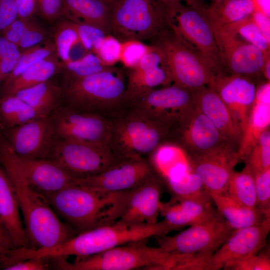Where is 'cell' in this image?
<instances>
[{"label":"cell","mask_w":270,"mask_h":270,"mask_svg":"<svg viewBox=\"0 0 270 270\" xmlns=\"http://www.w3.org/2000/svg\"><path fill=\"white\" fill-rule=\"evenodd\" d=\"M241 171H234L230 179L226 192L238 203L256 208V199L254 172L246 162Z\"/></svg>","instance_id":"obj_34"},{"label":"cell","mask_w":270,"mask_h":270,"mask_svg":"<svg viewBox=\"0 0 270 270\" xmlns=\"http://www.w3.org/2000/svg\"><path fill=\"white\" fill-rule=\"evenodd\" d=\"M14 159L28 183L44 196L56 192L77 180L53 160L20 157L12 150Z\"/></svg>","instance_id":"obj_23"},{"label":"cell","mask_w":270,"mask_h":270,"mask_svg":"<svg viewBox=\"0 0 270 270\" xmlns=\"http://www.w3.org/2000/svg\"><path fill=\"white\" fill-rule=\"evenodd\" d=\"M44 116L14 95L3 96L0 99V123L10 128L36 118Z\"/></svg>","instance_id":"obj_35"},{"label":"cell","mask_w":270,"mask_h":270,"mask_svg":"<svg viewBox=\"0 0 270 270\" xmlns=\"http://www.w3.org/2000/svg\"><path fill=\"white\" fill-rule=\"evenodd\" d=\"M109 120V146L120 160L147 158L170 137L169 128L126 106Z\"/></svg>","instance_id":"obj_6"},{"label":"cell","mask_w":270,"mask_h":270,"mask_svg":"<svg viewBox=\"0 0 270 270\" xmlns=\"http://www.w3.org/2000/svg\"><path fill=\"white\" fill-rule=\"evenodd\" d=\"M8 130L4 138L18 156L44 158L50 153L55 130L54 120L49 116Z\"/></svg>","instance_id":"obj_19"},{"label":"cell","mask_w":270,"mask_h":270,"mask_svg":"<svg viewBox=\"0 0 270 270\" xmlns=\"http://www.w3.org/2000/svg\"><path fill=\"white\" fill-rule=\"evenodd\" d=\"M51 258H34L21 260L8 266L4 270H46L50 268Z\"/></svg>","instance_id":"obj_50"},{"label":"cell","mask_w":270,"mask_h":270,"mask_svg":"<svg viewBox=\"0 0 270 270\" xmlns=\"http://www.w3.org/2000/svg\"><path fill=\"white\" fill-rule=\"evenodd\" d=\"M62 0H38L36 14L49 21L64 18Z\"/></svg>","instance_id":"obj_48"},{"label":"cell","mask_w":270,"mask_h":270,"mask_svg":"<svg viewBox=\"0 0 270 270\" xmlns=\"http://www.w3.org/2000/svg\"><path fill=\"white\" fill-rule=\"evenodd\" d=\"M111 35L120 42L150 41L169 25L156 0H116L110 6Z\"/></svg>","instance_id":"obj_8"},{"label":"cell","mask_w":270,"mask_h":270,"mask_svg":"<svg viewBox=\"0 0 270 270\" xmlns=\"http://www.w3.org/2000/svg\"><path fill=\"white\" fill-rule=\"evenodd\" d=\"M0 82H1V80H0Z\"/></svg>","instance_id":"obj_60"},{"label":"cell","mask_w":270,"mask_h":270,"mask_svg":"<svg viewBox=\"0 0 270 270\" xmlns=\"http://www.w3.org/2000/svg\"><path fill=\"white\" fill-rule=\"evenodd\" d=\"M208 86L225 104L242 134L256 98V84L246 76L218 72Z\"/></svg>","instance_id":"obj_17"},{"label":"cell","mask_w":270,"mask_h":270,"mask_svg":"<svg viewBox=\"0 0 270 270\" xmlns=\"http://www.w3.org/2000/svg\"><path fill=\"white\" fill-rule=\"evenodd\" d=\"M212 0L214 1V2H219L224 0Z\"/></svg>","instance_id":"obj_59"},{"label":"cell","mask_w":270,"mask_h":270,"mask_svg":"<svg viewBox=\"0 0 270 270\" xmlns=\"http://www.w3.org/2000/svg\"><path fill=\"white\" fill-rule=\"evenodd\" d=\"M164 53L173 83L194 91L208 86L215 66L170 25L150 41Z\"/></svg>","instance_id":"obj_7"},{"label":"cell","mask_w":270,"mask_h":270,"mask_svg":"<svg viewBox=\"0 0 270 270\" xmlns=\"http://www.w3.org/2000/svg\"><path fill=\"white\" fill-rule=\"evenodd\" d=\"M257 208L270 218V168L254 172Z\"/></svg>","instance_id":"obj_44"},{"label":"cell","mask_w":270,"mask_h":270,"mask_svg":"<svg viewBox=\"0 0 270 270\" xmlns=\"http://www.w3.org/2000/svg\"><path fill=\"white\" fill-rule=\"evenodd\" d=\"M164 180L171 194V201L210 196L199 177L190 170Z\"/></svg>","instance_id":"obj_36"},{"label":"cell","mask_w":270,"mask_h":270,"mask_svg":"<svg viewBox=\"0 0 270 270\" xmlns=\"http://www.w3.org/2000/svg\"><path fill=\"white\" fill-rule=\"evenodd\" d=\"M223 268L228 270H270V248L266 246L256 254L228 262Z\"/></svg>","instance_id":"obj_42"},{"label":"cell","mask_w":270,"mask_h":270,"mask_svg":"<svg viewBox=\"0 0 270 270\" xmlns=\"http://www.w3.org/2000/svg\"><path fill=\"white\" fill-rule=\"evenodd\" d=\"M105 2H106L107 4H108L110 6L112 3L116 0H102Z\"/></svg>","instance_id":"obj_58"},{"label":"cell","mask_w":270,"mask_h":270,"mask_svg":"<svg viewBox=\"0 0 270 270\" xmlns=\"http://www.w3.org/2000/svg\"><path fill=\"white\" fill-rule=\"evenodd\" d=\"M47 36L46 30L32 18L18 44V47L24 50L36 46L44 41Z\"/></svg>","instance_id":"obj_46"},{"label":"cell","mask_w":270,"mask_h":270,"mask_svg":"<svg viewBox=\"0 0 270 270\" xmlns=\"http://www.w3.org/2000/svg\"><path fill=\"white\" fill-rule=\"evenodd\" d=\"M62 94V89L50 80L12 95L24 102L42 116H46L57 105Z\"/></svg>","instance_id":"obj_33"},{"label":"cell","mask_w":270,"mask_h":270,"mask_svg":"<svg viewBox=\"0 0 270 270\" xmlns=\"http://www.w3.org/2000/svg\"><path fill=\"white\" fill-rule=\"evenodd\" d=\"M0 220L9 231L17 247L30 248L14 186L5 170L0 166Z\"/></svg>","instance_id":"obj_27"},{"label":"cell","mask_w":270,"mask_h":270,"mask_svg":"<svg viewBox=\"0 0 270 270\" xmlns=\"http://www.w3.org/2000/svg\"><path fill=\"white\" fill-rule=\"evenodd\" d=\"M234 230L218 212L207 220L189 226L175 235L156 238L158 246L171 254L211 256Z\"/></svg>","instance_id":"obj_10"},{"label":"cell","mask_w":270,"mask_h":270,"mask_svg":"<svg viewBox=\"0 0 270 270\" xmlns=\"http://www.w3.org/2000/svg\"><path fill=\"white\" fill-rule=\"evenodd\" d=\"M64 18L98 28L111 35L110 6L102 0H62Z\"/></svg>","instance_id":"obj_28"},{"label":"cell","mask_w":270,"mask_h":270,"mask_svg":"<svg viewBox=\"0 0 270 270\" xmlns=\"http://www.w3.org/2000/svg\"><path fill=\"white\" fill-rule=\"evenodd\" d=\"M212 28L227 73L250 78L262 72L268 54L241 40L232 26Z\"/></svg>","instance_id":"obj_12"},{"label":"cell","mask_w":270,"mask_h":270,"mask_svg":"<svg viewBox=\"0 0 270 270\" xmlns=\"http://www.w3.org/2000/svg\"><path fill=\"white\" fill-rule=\"evenodd\" d=\"M232 26L238 35L246 42L268 54V40L254 20L252 15Z\"/></svg>","instance_id":"obj_41"},{"label":"cell","mask_w":270,"mask_h":270,"mask_svg":"<svg viewBox=\"0 0 270 270\" xmlns=\"http://www.w3.org/2000/svg\"><path fill=\"white\" fill-rule=\"evenodd\" d=\"M172 134L179 138L186 154L205 152L230 144L196 106L188 117L171 130L170 137Z\"/></svg>","instance_id":"obj_22"},{"label":"cell","mask_w":270,"mask_h":270,"mask_svg":"<svg viewBox=\"0 0 270 270\" xmlns=\"http://www.w3.org/2000/svg\"><path fill=\"white\" fill-rule=\"evenodd\" d=\"M126 70L114 66L78 78H65L63 94L76 110L110 119L126 107Z\"/></svg>","instance_id":"obj_4"},{"label":"cell","mask_w":270,"mask_h":270,"mask_svg":"<svg viewBox=\"0 0 270 270\" xmlns=\"http://www.w3.org/2000/svg\"><path fill=\"white\" fill-rule=\"evenodd\" d=\"M15 2L18 18L31 19L36 14L38 0H15Z\"/></svg>","instance_id":"obj_54"},{"label":"cell","mask_w":270,"mask_h":270,"mask_svg":"<svg viewBox=\"0 0 270 270\" xmlns=\"http://www.w3.org/2000/svg\"><path fill=\"white\" fill-rule=\"evenodd\" d=\"M270 231V218L261 223L236 230L212 255L207 270L224 268L228 262L258 253L266 246Z\"/></svg>","instance_id":"obj_20"},{"label":"cell","mask_w":270,"mask_h":270,"mask_svg":"<svg viewBox=\"0 0 270 270\" xmlns=\"http://www.w3.org/2000/svg\"><path fill=\"white\" fill-rule=\"evenodd\" d=\"M256 10L253 0H224L205 8L207 18L212 26H226L250 16Z\"/></svg>","instance_id":"obj_31"},{"label":"cell","mask_w":270,"mask_h":270,"mask_svg":"<svg viewBox=\"0 0 270 270\" xmlns=\"http://www.w3.org/2000/svg\"><path fill=\"white\" fill-rule=\"evenodd\" d=\"M164 8L168 18H172L176 14L178 9L182 4V2H185L186 4L193 6H204L202 0H156Z\"/></svg>","instance_id":"obj_53"},{"label":"cell","mask_w":270,"mask_h":270,"mask_svg":"<svg viewBox=\"0 0 270 270\" xmlns=\"http://www.w3.org/2000/svg\"><path fill=\"white\" fill-rule=\"evenodd\" d=\"M18 248L9 231L0 220V258L7 250Z\"/></svg>","instance_id":"obj_55"},{"label":"cell","mask_w":270,"mask_h":270,"mask_svg":"<svg viewBox=\"0 0 270 270\" xmlns=\"http://www.w3.org/2000/svg\"><path fill=\"white\" fill-rule=\"evenodd\" d=\"M121 42L112 35H108L96 53L108 66H114L120 58Z\"/></svg>","instance_id":"obj_47"},{"label":"cell","mask_w":270,"mask_h":270,"mask_svg":"<svg viewBox=\"0 0 270 270\" xmlns=\"http://www.w3.org/2000/svg\"><path fill=\"white\" fill-rule=\"evenodd\" d=\"M18 48L16 44L8 40L0 33V58L15 52Z\"/></svg>","instance_id":"obj_57"},{"label":"cell","mask_w":270,"mask_h":270,"mask_svg":"<svg viewBox=\"0 0 270 270\" xmlns=\"http://www.w3.org/2000/svg\"><path fill=\"white\" fill-rule=\"evenodd\" d=\"M62 62L56 52L32 64L18 76L3 85V96L12 95L22 90L50 80L62 72Z\"/></svg>","instance_id":"obj_29"},{"label":"cell","mask_w":270,"mask_h":270,"mask_svg":"<svg viewBox=\"0 0 270 270\" xmlns=\"http://www.w3.org/2000/svg\"><path fill=\"white\" fill-rule=\"evenodd\" d=\"M154 170L148 158L121 160L96 175L78 180L76 184L100 190L122 192L138 186Z\"/></svg>","instance_id":"obj_18"},{"label":"cell","mask_w":270,"mask_h":270,"mask_svg":"<svg viewBox=\"0 0 270 270\" xmlns=\"http://www.w3.org/2000/svg\"><path fill=\"white\" fill-rule=\"evenodd\" d=\"M270 124V82L258 87L238 149L240 160H245L262 132Z\"/></svg>","instance_id":"obj_26"},{"label":"cell","mask_w":270,"mask_h":270,"mask_svg":"<svg viewBox=\"0 0 270 270\" xmlns=\"http://www.w3.org/2000/svg\"><path fill=\"white\" fill-rule=\"evenodd\" d=\"M108 66L97 54L88 52L78 58L62 62V72L65 78H78L99 72Z\"/></svg>","instance_id":"obj_38"},{"label":"cell","mask_w":270,"mask_h":270,"mask_svg":"<svg viewBox=\"0 0 270 270\" xmlns=\"http://www.w3.org/2000/svg\"><path fill=\"white\" fill-rule=\"evenodd\" d=\"M164 185L163 178L154 170L141 184L128 191L118 220L133 224L158 222Z\"/></svg>","instance_id":"obj_21"},{"label":"cell","mask_w":270,"mask_h":270,"mask_svg":"<svg viewBox=\"0 0 270 270\" xmlns=\"http://www.w3.org/2000/svg\"><path fill=\"white\" fill-rule=\"evenodd\" d=\"M190 168L201 180L209 194L226 191L234 168L240 161L232 144L202 153L186 154Z\"/></svg>","instance_id":"obj_14"},{"label":"cell","mask_w":270,"mask_h":270,"mask_svg":"<svg viewBox=\"0 0 270 270\" xmlns=\"http://www.w3.org/2000/svg\"><path fill=\"white\" fill-rule=\"evenodd\" d=\"M195 106L213 123L226 140L238 150L242 132L225 104L210 86L192 91Z\"/></svg>","instance_id":"obj_24"},{"label":"cell","mask_w":270,"mask_h":270,"mask_svg":"<svg viewBox=\"0 0 270 270\" xmlns=\"http://www.w3.org/2000/svg\"><path fill=\"white\" fill-rule=\"evenodd\" d=\"M149 46H145L142 42L136 40L121 42L120 60L128 69L132 68L138 64L148 50Z\"/></svg>","instance_id":"obj_45"},{"label":"cell","mask_w":270,"mask_h":270,"mask_svg":"<svg viewBox=\"0 0 270 270\" xmlns=\"http://www.w3.org/2000/svg\"><path fill=\"white\" fill-rule=\"evenodd\" d=\"M56 52L54 42L48 40L43 44L22 50L18 61L12 73L4 80H11L32 64Z\"/></svg>","instance_id":"obj_39"},{"label":"cell","mask_w":270,"mask_h":270,"mask_svg":"<svg viewBox=\"0 0 270 270\" xmlns=\"http://www.w3.org/2000/svg\"><path fill=\"white\" fill-rule=\"evenodd\" d=\"M22 50L20 48L15 52L0 58V79L4 80L12 73L20 58Z\"/></svg>","instance_id":"obj_52"},{"label":"cell","mask_w":270,"mask_h":270,"mask_svg":"<svg viewBox=\"0 0 270 270\" xmlns=\"http://www.w3.org/2000/svg\"><path fill=\"white\" fill-rule=\"evenodd\" d=\"M252 16L264 35L270 40V20L268 15L260 10L256 9Z\"/></svg>","instance_id":"obj_56"},{"label":"cell","mask_w":270,"mask_h":270,"mask_svg":"<svg viewBox=\"0 0 270 270\" xmlns=\"http://www.w3.org/2000/svg\"><path fill=\"white\" fill-rule=\"evenodd\" d=\"M176 230L164 220L154 224L128 223L120 220L77 234L48 248L39 250L42 257H86L118 246L147 240L167 234Z\"/></svg>","instance_id":"obj_3"},{"label":"cell","mask_w":270,"mask_h":270,"mask_svg":"<svg viewBox=\"0 0 270 270\" xmlns=\"http://www.w3.org/2000/svg\"><path fill=\"white\" fill-rule=\"evenodd\" d=\"M54 122L60 138L109 145L110 122L104 116L69 106L57 114Z\"/></svg>","instance_id":"obj_16"},{"label":"cell","mask_w":270,"mask_h":270,"mask_svg":"<svg viewBox=\"0 0 270 270\" xmlns=\"http://www.w3.org/2000/svg\"><path fill=\"white\" fill-rule=\"evenodd\" d=\"M218 213L234 230L256 225L266 218L258 208L244 206L226 192L209 194Z\"/></svg>","instance_id":"obj_30"},{"label":"cell","mask_w":270,"mask_h":270,"mask_svg":"<svg viewBox=\"0 0 270 270\" xmlns=\"http://www.w3.org/2000/svg\"><path fill=\"white\" fill-rule=\"evenodd\" d=\"M0 163L14 186L30 248H50L78 234L58 218L46 198L29 185L14 159L12 148L2 136Z\"/></svg>","instance_id":"obj_1"},{"label":"cell","mask_w":270,"mask_h":270,"mask_svg":"<svg viewBox=\"0 0 270 270\" xmlns=\"http://www.w3.org/2000/svg\"><path fill=\"white\" fill-rule=\"evenodd\" d=\"M126 107L171 132L191 113L195 104L192 91L173 83L149 90Z\"/></svg>","instance_id":"obj_9"},{"label":"cell","mask_w":270,"mask_h":270,"mask_svg":"<svg viewBox=\"0 0 270 270\" xmlns=\"http://www.w3.org/2000/svg\"><path fill=\"white\" fill-rule=\"evenodd\" d=\"M173 83L165 55L150 44L138 64L126 70V106L149 90Z\"/></svg>","instance_id":"obj_15"},{"label":"cell","mask_w":270,"mask_h":270,"mask_svg":"<svg viewBox=\"0 0 270 270\" xmlns=\"http://www.w3.org/2000/svg\"><path fill=\"white\" fill-rule=\"evenodd\" d=\"M18 18L15 0H0V33Z\"/></svg>","instance_id":"obj_51"},{"label":"cell","mask_w":270,"mask_h":270,"mask_svg":"<svg viewBox=\"0 0 270 270\" xmlns=\"http://www.w3.org/2000/svg\"><path fill=\"white\" fill-rule=\"evenodd\" d=\"M31 19L18 18L1 32V34L8 40L18 44L28 28Z\"/></svg>","instance_id":"obj_49"},{"label":"cell","mask_w":270,"mask_h":270,"mask_svg":"<svg viewBox=\"0 0 270 270\" xmlns=\"http://www.w3.org/2000/svg\"><path fill=\"white\" fill-rule=\"evenodd\" d=\"M54 39L56 54L62 62L70 60L73 50L82 44L72 22L66 19L57 26Z\"/></svg>","instance_id":"obj_37"},{"label":"cell","mask_w":270,"mask_h":270,"mask_svg":"<svg viewBox=\"0 0 270 270\" xmlns=\"http://www.w3.org/2000/svg\"><path fill=\"white\" fill-rule=\"evenodd\" d=\"M210 196L171 201L163 203L160 214L176 230L207 220L218 212L213 206Z\"/></svg>","instance_id":"obj_25"},{"label":"cell","mask_w":270,"mask_h":270,"mask_svg":"<svg viewBox=\"0 0 270 270\" xmlns=\"http://www.w3.org/2000/svg\"><path fill=\"white\" fill-rule=\"evenodd\" d=\"M254 172L270 168V130H264L244 160Z\"/></svg>","instance_id":"obj_40"},{"label":"cell","mask_w":270,"mask_h":270,"mask_svg":"<svg viewBox=\"0 0 270 270\" xmlns=\"http://www.w3.org/2000/svg\"><path fill=\"white\" fill-rule=\"evenodd\" d=\"M128 192H110L74 184L45 196L56 214L78 234L118 220Z\"/></svg>","instance_id":"obj_2"},{"label":"cell","mask_w":270,"mask_h":270,"mask_svg":"<svg viewBox=\"0 0 270 270\" xmlns=\"http://www.w3.org/2000/svg\"><path fill=\"white\" fill-rule=\"evenodd\" d=\"M154 170L164 179L189 170L186 152L179 146L163 144L150 156Z\"/></svg>","instance_id":"obj_32"},{"label":"cell","mask_w":270,"mask_h":270,"mask_svg":"<svg viewBox=\"0 0 270 270\" xmlns=\"http://www.w3.org/2000/svg\"><path fill=\"white\" fill-rule=\"evenodd\" d=\"M142 240L120 246L92 256L76 258L72 263L54 259V268L64 270H176L182 256L152 247Z\"/></svg>","instance_id":"obj_5"},{"label":"cell","mask_w":270,"mask_h":270,"mask_svg":"<svg viewBox=\"0 0 270 270\" xmlns=\"http://www.w3.org/2000/svg\"><path fill=\"white\" fill-rule=\"evenodd\" d=\"M205 8L204 6L182 4L170 19V23L180 36L210 60L219 72H226Z\"/></svg>","instance_id":"obj_13"},{"label":"cell","mask_w":270,"mask_h":270,"mask_svg":"<svg viewBox=\"0 0 270 270\" xmlns=\"http://www.w3.org/2000/svg\"><path fill=\"white\" fill-rule=\"evenodd\" d=\"M72 22L77 32L81 44L89 52L96 54L106 38L110 35L95 26Z\"/></svg>","instance_id":"obj_43"},{"label":"cell","mask_w":270,"mask_h":270,"mask_svg":"<svg viewBox=\"0 0 270 270\" xmlns=\"http://www.w3.org/2000/svg\"><path fill=\"white\" fill-rule=\"evenodd\" d=\"M78 180L96 175L120 160L110 146L60 138L52 158Z\"/></svg>","instance_id":"obj_11"}]
</instances>
